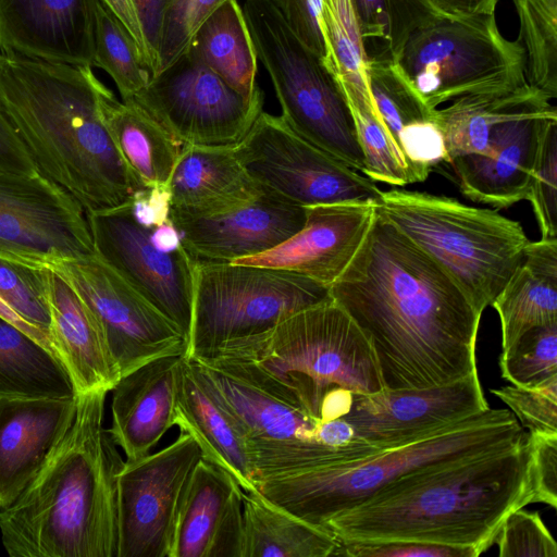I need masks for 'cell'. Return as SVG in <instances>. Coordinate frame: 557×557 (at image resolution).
<instances>
[{"mask_svg": "<svg viewBox=\"0 0 557 557\" xmlns=\"http://www.w3.org/2000/svg\"><path fill=\"white\" fill-rule=\"evenodd\" d=\"M329 292L369 341L384 388H428L478 371L482 313L376 210L361 246Z\"/></svg>", "mask_w": 557, "mask_h": 557, "instance_id": "cell-1", "label": "cell"}, {"mask_svg": "<svg viewBox=\"0 0 557 557\" xmlns=\"http://www.w3.org/2000/svg\"><path fill=\"white\" fill-rule=\"evenodd\" d=\"M527 436L518 444L407 474L324 530L343 542L495 544L505 518L532 503Z\"/></svg>", "mask_w": 557, "mask_h": 557, "instance_id": "cell-2", "label": "cell"}, {"mask_svg": "<svg viewBox=\"0 0 557 557\" xmlns=\"http://www.w3.org/2000/svg\"><path fill=\"white\" fill-rule=\"evenodd\" d=\"M107 90L90 66L0 55V109L38 170L86 211L122 207L145 188L106 126Z\"/></svg>", "mask_w": 557, "mask_h": 557, "instance_id": "cell-3", "label": "cell"}, {"mask_svg": "<svg viewBox=\"0 0 557 557\" xmlns=\"http://www.w3.org/2000/svg\"><path fill=\"white\" fill-rule=\"evenodd\" d=\"M109 392L77 395L74 421L7 508L2 545L12 557H116L117 476L124 465L103 426Z\"/></svg>", "mask_w": 557, "mask_h": 557, "instance_id": "cell-4", "label": "cell"}, {"mask_svg": "<svg viewBox=\"0 0 557 557\" xmlns=\"http://www.w3.org/2000/svg\"><path fill=\"white\" fill-rule=\"evenodd\" d=\"M205 359L226 364L318 422L322 400L333 388L358 394L384 389L369 341L332 298Z\"/></svg>", "mask_w": 557, "mask_h": 557, "instance_id": "cell-5", "label": "cell"}, {"mask_svg": "<svg viewBox=\"0 0 557 557\" xmlns=\"http://www.w3.org/2000/svg\"><path fill=\"white\" fill-rule=\"evenodd\" d=\"M525 430L508 409H487L417 442L354 461L267 478L257 490L276 506L321 529L394 481L425 468L507 448Z\"/></svg>", "mask_w": 557, "mask_h": 557, "instance_id": "cell-6", "label": "cell"}, {"mask_svg": "<svg viewBox=\"0 0 557 557\" xmlns=\"http://www.w3.org/2000/svg\"><path fill=\"white\" fill-rule=\"evenodd\" d=\"M375 210L428 253L480 313L503 290L530 242L518 221L453 197L396 187L382 190Z\"/></svg>", "mask_w": 557, "mask_h": 557, "instance_id": "cell-7", "label": "cell"}, {"mask_svg": "<svg viewBox=\"0 0 557 557\" xmlns=\"http://www.w3.org/2000/svg\"><path fill=\"white\" fill-rule=\"evenodd\" d=\"M243 12L282 120L305 140L363 173L350 107L324 60L299 40L272 0H246Z\"/></svg>", "mask_w": 557, "mask_h": 557, "instance_id": "cell-8", "label": "cell"}, {"mask_svg": "<svg viewBox=\"0 0 557 557\" xmlns=\"http://www.w3.org/2000/svg\"><path fill=\"white\" fill-rule=\"evenodd\" d=\"M329 299L327 286L290 271L197 262L185 356L208 358L226 344L263 333L290 314Z\"/></svg>", "mask_w": 557, "mask_h": 557, "instance_id": "cell-9", "label": "cell"}, {"mask_svg": "<svg viewBox=\"0 0 557 557\" xmlns=\"http://www.w3.org/2000/svg\"><path fill=\"white\" fill-rule=\"evenodd\" d=\"M395 63L431 109L528 82L524 47L503 36L495 14L442 17L416 30Z\"/></svg>", "mask_w": 557, "mask_h": 557, "instance_id": "cell-10", "label": "cell"}, {"mask_svg": "<svg viewBox=\"0 0 557 557\" xmlns=\"http://www.w3.org/2000/svg\"><path fill=\"white\" fill-rule=\"evenodd\" d=\"M236 421L248 446L257 483L267 478L354 461L380 451L363 444L336 449L315 440L318 421L214 359L193 360Z\"/></svg>", "mask_w": 557, "mask_h": 557, "instance_id": "cell-11", "label": "cell"}, {"mask_svg": "<svg viewBox=\"0 0 557 557\" xmlns=\"http://www.w3.org/2000/svg\"><path fill=\"white\" fill-rule=\"evenodd\" d=\"M234 148L262 190L297 206L376 205L382 195L376 182L301 138L281 116L264 111Z\"/></svg>", "mask_w": 557, "mask_h": 557, "instance_id": "cell-12", "label": "cell"}, {"mask_svg": "<svg viewBox=\"0 0 557 557\" xmlns=\"http://www.w3.org/2000/svg\"><path fill=\"white\" fill-rule=\"evenodd\" d=\"M129 100L183 145L233 147L262 112L263 94L242 96L186 51Z\"/></svg>", "mask_w": 557, "mask_h": 557, "instance_id": "cell-13", "label": "cell"}, {"mask_svg": "<svg viewBox=\"0 0 557 557\" xmlns=\"http://www.w3.org/2000/svg\"><path fill=\"white\" fill-rule=\"evenodd\" d=\"M94 253L86 210L36 172L0 171V259L32 268Z\"/></svg>", "mask_w": 557, "mask_h": 557, "instance_id": "cell-14", "label": "cell"}, {"mask_svg": "<svg viewBox=\"0 0 557 557\" xmlns=\"http://www.w3.org/2000/svg\"><path fill=\"white\" fill-rule=\"evenodd\" d=\"M94 315L120 375L169 355H185L181 330L95 252L57 263Z\"/></svg>", "mask_w": 557, "mask_h": 557, "instance_id": "cell-15", "label": "cell"}, {"mask_svg": "<svg viewBox=\"0 0 557 557\" xmlns=\"http://www.w3.org/2000/svg\"><path fill=\"white\" fill-rule=\"evenodd\" d=\"M550 101L528 82L492 127L484 150L449 161L465 197L496 209L527 200L544 139L557 123Z\"/></svg>", "mask_w": 557, "mask_h": 557, "instance_id": "cell-16", "label": "cell"}, {"mask_svg": "<svg viewBox=\"0 0 557 557\" xmlns=\"http://www.w3.org/2000/svg\"><path fill=\"white\" fill-rule=\"evenodd\" d=\"M201 458L196 441L180 431L161 450L124 461L117 476L116 557H170L181 499Z\"/></svg>", "mask_w": 557, "mask_h": 557, "instance_id": "cell-17", "label": "cell"}, {"mask_svg": "<svg viewBox=\"0 0 557 557\" xmlns=\"http://www.w3.org/2000/svg\"><path fill=\"white\" fill-rule=\"evenodd\" d=\"M94 252L172 321L188 341L197 262L183 248H157L150 227L138 223L128 203L86 211Z\"/></svg>", "mask_w": 557, "mask_h": 557, "instance_id": "cell-18", "label": "cell"}, {"mask_svg": "<svg viewBox=\"0 0 557 557\" xmlns=\"http://www.w3.org/2000/svg\"><path fill=\"white\" fill-rule=\"evenodd\" d=\"M487 409L475 371L428 388L354 393L350 410L343 418L359 440L384 450L431 436Z\"/></svg>", "mask_w": 557, "mask_h": 557, "instance_id": "cell-19", "label": "cell"}, {"mask_svg": "<svg viewBox=\"0 0 557 557\" xmlns=\"http://www.w3.org/2000/svg\"><path fill=\"white\" fill-rule=\"evenodd\" d=\"M196 262H231L268 251L305 224V207L262 190L253 199L205 216L170 214Z\"/></svg>", "mask_w": 557, "mask_h": 557, "instance_id": "cell-20", "label": "cell"}, {"mask_svg": "<svg viewBox=\"0 0 557 557\" xmlns=\"http://www.w3.org/2000/svg\"><path fill=\"white\" fill-rule=\"evenodd\" d=\"M305 210V224L292 237L268 251L231 262L290 271L330 287L361 246L375 203H326Z\"/></svg>", "mask_w": 557, "mask_h": 557, "instance_id": "cell-21", "label": "cell"}, {"mask_svg": "<svg viewBox=\"0 0 557 557\" xmlns=\"http://www.w3.org/2000/svg\"><path fill=\"white\" fill-rule=\"evenodd\" d=\"M94 18V0H0V49L92 67Z\"/></svg>", "mask_w": 557, "mask_h": 557, "instance_id": "cell-22", "label": "cell"}, {"mask_svg": "<svg viewBox=\"0 0 557 557\" xmlns=\"http://www.w3.org/2000/svg\"><path fill=\"white\" fill-rule=\"evenodd\" d=\"M77 397H0V509L12 505L71 428Z\"/></svg>", "mask_w": 557, "mask_h": 557, "instance_id": "cell-23", "label": "cell"}, {"mask_svg": "<svg viewBox=\"0 0 557 557\" xmlns=\"http://www.w3.org/2000/svg\"><path fill=\"white\" fill-rule=\"evenodd\" d=\"M185 355L151 360L120 377L110 391L111 428L115 444L136 460L175 425L181 366Z\"/></svg>", "mask_w": 557, "mask_h": 557, "instance_id": "cell-24", "label": "cell"}, {"mask_svg": "<svg viewBox=\"0 0 557 557\" xmlns=\"http://www.w3.org/2000/svg\"><path fill=\"white\" fill-rule=\"evenodd\" d=\"M368 84L374 106L404 157L416 183L448 162L435 109L423 101L396 63L369 61Z\"/></svg>", "mask_w": 557, "mask_h": 557, "instance_id": "cell-25", "label": "cell"}, {"mask_svg": "<svg viewBox=\"0 0 557 557\" xmlns=\"http://www.w3.org/2000/svg\"><path fill=\"white\" fill-rule=\"evenodd\" d=\"M46 281L50 338L76 396L98 389L110 392L121 375L94 315L58 272L46 268Z\"/></svg>", "mask_w": 557, "mask_h": 557, "instance_id": "cell-26", "label": "cell"}, {"mask_svg": "<svg viewBox=\"0 0 557 557\" xmlns=\"http://www.w3.org/2000/svg\"><path fill=\"white\" fill-rule=\"evenodd\" d=\"M175 425L191 435L202 458L230 474L245 493L258 492L247 442L197 363L182 361Z\"/></svg>", "mask_w": 557, "mask_h": 557, "instance_id": "cell-27", "label": "cell"}, {"mask_svg": "<svg viewBox=\"0 0 557 557\" xmlns=\"http://www.w3.org/2000/svg\"><path fill=\"white\" fill-rule=\"evenodd\" d=\"M168 187L170 214L185 216L223 212L262 191L242 165L234 146L184 145Z\"/></svg>", "mask_w": 557, "mask_h": 557, "instance_id": "cell-28", "label": "cell"}, {"mask_svg": "<svg viewBox=\"0 0 557 557\" xmlns=\"http://www.w3.org/2000/svg\"><path fill=\"white\" fill-rule=\"evenodd\" d=\"M491 306L499 317L502 351L530 329L557 323V239L529 242Z\"/></svg>", "mask_w": 557, "mask_h": 557, "instance_id": "cell-29", "label": "cell"}, {"mask_svg": "<svg viewBox=\"0 0 557 557\" xmlns=\"http://www.w3.org/2000/svg\"><path fill=\"white\" fill-rule=\"evenodd\" d=\"M102 113L123 161L143 187L168 186L183 144L132 100L119 101L108 89Z\"/></svg>", "mask_w": 557, "mask_h": 557, "instance_id": "cell-30", "label": "cell"}, {"mask_svg": "<svg viewBox=\"0 0 557 557\" xmlns=\"http://www.w3.org/2000/svg\"><path fill=\"white\" fill-rule=\"evenodd\" d=\"M243 557L337 556L339 541L267 499L244 492Z\"/></svg>", "mask_w": 557, "mask_h": 557, "instance_id": "cell-31", "label": "cell"}, {"mask_svg": "<svg viewBox=\"0 0 557 557\" xmlns=\"http://www.w3.org/2000/svg\"><path fill=\"white\" fill-rule=\"evenodd\" d=\"M0 397H76L73 382L62 361L1 315Z\"/></svg>", "mask_w": 557, "mask_h": 557, "instance_id": "cell-32", "label": "cell"}, {"mask_svg": "<svg viewBox=\"0 0 557 557\" xmlns=\"http://www.w3.org/2000/svg\"><path fill=\"white\" fill-rule=\"evenodd\" d=\"M232 88L252 98L257 54L237 0L223 2L198 28L187 49Z\"/></svg>", "mask_w": 557, "mask_h": 557, "instance_id": "cell-33", "label": "cell"}, {"mask_svg": "<svg viewBox=\"0 0 557 557\" xmlns=\"http://www.w3.org/2000/svg\"><path fill=\"white\" fill-rule=\"evenodd\" d=\"M239 487L230 474L201 458L181 499L170 557H207L233 495Z\"/></svg>", "mask_w": 557, "mask_h": 557, "instance_id": "cell-34", "label": "cell"}, {"mask_svg": "<svg viewBox=\"0 0 557 557\" xmlns=\"http://www.w3.org/2000/svg\"><path fill=\"white\" fill-rule=\"evenodd\" d=\"M321 29L326 49L324 62L347 101L371 99L369 58L354 0H322Z\"/></svg>", "mask_w": 557, "mask_h": 557, "instance_id": "cell-35", "label": "cell"}, {"mask_svg": "<svg viewBox=\"0 0 557 557\" xmlns=\"http://www.w3.org/2000/svg\"><path fill=\"white\" fill-rule=\"evenodd\" d=\"M369 61L396 62L409 37L446 17L429 0H354Z\"/></svg>", "mask_w": 557, "mask_h": 557, "instance_id": "cell-36", "label": "cell"}, {"mask_svg": "<svg viewBox=\"0 0 557 557\" xmlns=\"http://www.w3.org/2000/svg\"><path fill=\"white\" fill-rule=\"evenodd\" d=\"M527 84L528 82L513 88L466 95L442 109H435V121L443 135L448 163L454 158L484 150L492 127L516 101Z\"/></svg>", "mask_w": 557, "mask_h": 557, "instance_id": "cell-37", "label": "cell"}, {"mask_svg": "<svg viewBox=\"0 0 557 557\" xmlns=\"http://www.w3.org/2000/svg\"><path fill=\"white\" fill-rule=\"evenodd\" d=\"M94 66L114 82L122 101L132 99L151 81L133 38L102 0H94Z\"/></svg>", "mask_w": 557, "mask_h": 557, "instance_id": "cell-38", "label": "cell"}, {"mask_svg": "<svg viewBox=\"0 0 557 557\" xmlns=\"http://www.w3.org/2000/svg\"><path fill=\"white\" fill-rule=\"evenodd\" d=\"M527 54V81L557 97V0H512Z\"/></svg>", "mask_w": 557, "mask_h": 557, "instance_id": "cell-39", "label": "cell"}, {"mask_svg": "<svg viewBox=\"0 0 557 557\" xmlns=\"http://www.w3.org/2000/svg\"><path fill=\"white\" fill-rule=\"evenodd\" d=\"M502 377L533 387L557 376V323L530 329L499 355Z\"/></svg>", "mask_w": 557, "mask_h": 557, "instance_id": "cell-40", "label": "cell"}, {"mask_svg": "<svg viewBox=\"0 0 557 557\" xmlns=\"http://www.w3.org/2000/svg\"><path fill=\"white\" fill-rule=\"evenodd\" d=\"M0 298L21 319L50 338L46 268L0 259Z\"/></svg>", "mask_w": 557, "mask_h": 557, "instance_id": "cell-41", "label": "cell"}, {"mask_svg": "<svg viewBox=\"0 0 557 557\" xmlns=\"http://www.w3.org/2000/svg\"><path fill=\"white\" fill-rule=\"evenodd\" d=\"M225 1L168 0L160 30L156 74L187 51L200 25Z\"/></svg>", "mask_w": 557, "mask_h": 557, "instance_id": "cell-42", "label": "cell"}, {"mask_svg": "<svg viewBox=\"0 0 557 557\" xmlns=\"http://www.w3.org/2000/svg\"><path fill=\"white\" fill-rule=\"evenodd\" d=\"M527 200L531 202L542 239H557V123L544 139Z\"/></svg>", "mask_w": 557, "mask_h": 557, "instance_id": "cell-43", "label": "cell"}, {"mask_svg": "<svg viewBox=\"0 0 557 557\" xmlns=\"http://www.w3.org/2000/svg\"><path fill=\"white\" fill-rule=\"evenodd\" d=\"M490 392L510 408L523 429L557 433V376L533 387L508 385Z\"/></svg>", "mask_w": 557, "mask_h": 557, "instance_id": "cell-44", "label": "cell"}, {"mask_svg": "<svg viewBox=\"0 0 557 557\" xmlns=\"http://www.w3.org/2000/svg\"><path fill=\"white\" fill-rule=\"evenodd\" d=\"M500 557H557V544L537 512H510L495 537Z\"/></svg>", "mask_w": 557, "mask_h": 557, "instance_id": "cell-45", "label": "cell"}, {"mask_svg": "<svg viewBox=\"0 0 557 557\" xmlns=\"http://www.w3.org/2000/svg\"><path fill=\"white\" fill-rule=\"evenodd\" d=\"M532 503L557 508V433L527 432Z\"/></svg>", "mask_w": 557, "mask_h": 557, "instance_id": "cell-46", "label": "cell"}, {"mask_svg": "<svg viewBox=\"0 0 557 557\" xmlns=\"http://www.w3.org/2000/svg\"><path fill=\"white\" fill-rule=\"evenodd\" d=\"M337 556L349 557H478L472 548L418 542H343Z\"/></svg>", "mask_w": 557, "mask_h": 557, "instance_id": "cell-47", "label": "cell"}, {"mask_svg": "<svg viewBox=\"0 0 557 557\" xmlns=\"http://www.w3.org/2000/svg\"><path fill=\"white\" fill-rule=\"evenodd\" d=\"M299 40L323 60L326 55L321 29L322 0H272Z\"/></svg>", "mask_w": 557, "mask_h": 557, "instance_id": "cell-48", "label": "cell"}, {"mask_svg": "<svg viewBox=\"0 0 557 557\" xmlns=\"http://www.w3.org/2000/svg\"><path fill=\"white\" fill-rule=\"evenodd\" d=\"M244 491L239 487L211 542L207 557H243Z\"/></svg>", "mask_w": 557, "mask_h": 557, "instance_id": "cell-49", "label": "cell"}, {"mask_svg": "<svg viewBox=\"0 0 557 557\" xmlns=\"http://www.w3.org/2000/svg\"><path fill=\"white\" fill-rule=\"evenodd\" d=\"M135 220L146 227H154L170 220L171 194L168 186L145 187L128 202Z\"/></svg>", "mask_w": 557, "mask_h": 557, "instance_id": "cell-50", "label": "cell"}, {"mask_svg": "<svg viewBox=\"0 0 557 557\" xmlns=\"http://www.w3.org/2000/svg\"><path fill=\"white\" fill-rule=\"evenodd\" d=\"M0 171H39L26 146L0 109Z\"/></svg>", "mask_w": 557, "mask_h": 557, "instance_id": "cell-51", "label": "cell"}, {"mask_svg": "<svg viewBox=\"0 0 557 557\" xmlns=\"http://www.w3.org/2000/svg\"><path fill=\"white\" fill-rule=\"evenodd\" d=\"M133 2L153 61L156 74L160 30L168 0H133Z\"/></svg>", "mask_w": 557, "mask_h": 557, "instance_id": "cell-52", "label": "cell"}, {"mask_svg": "<svg viewBox=\"0 0 557 557\" xmlns=\"http://www.w3.org/2000/svg\"><path fill=\"white\" fill-rule=\"evenodd\" d=\"M126 28L137 46L143 62L154 74V65L133 0H102Z\"/></svg>", "mask_w": 557, "mask_h": 557, "instance_id": "cell-53", "label": "cell"}, {"mask_svg": "<svg viewBox=\"0 0 557 557\" xmlns=\"http://www.w3.org/2000/svg\"><path fill=\"white\" fill-rule=\"evenodd\" d=\"M446 16H472L495 14L498 0H429Z\"/></svg>", "mask_w": 557, "mask_h": 557, "instance_id": "cell-54", "label": "cell"}, {"mask_svg": "<svg viewBox=\"0 0 557 557\" xmlns=\"http://www.w3.org/2000/svg\"><path fill=\"white\" fill-rule=\"evenodd\" d=\"M352 395L354 393L346 388L331 389L322 400L319 421H329L346 416L352 404Z\"/></svg>", "mask_w": 557, "mask_h": 557, "instance_id": "cell-55", "label": "cell"}, {"mask_svg": "<svg viewBox=\"0 0 557 557\" xmlns=\"http://www.w3.org/2000/svg\"><path fill=\"white\" fill-rule=\"evenodd\" d=\"M0 315L5 318L13 324L17 325L20 329L29 334L32 337H34L36 341H38L41 345H44L48 350H50L58 357L50 338L40 331H38L37 329H35L34 326L29 325L23 319H21L1 298Z\"/></svg>", "mask_w": 557, "mask_h": 557, "instance_id": "cell-56", "label": "cell"}, {"mask_svg": "<svg viewBox=\"0 0 557 557\" xmlns=\"http://www.w3.org/2000/svg\"><path fill=\"white\" fill-rule=\"evenodd\" d=\"M1 53H2V50L0 49V55H1Z\"/></svg>", "mask_w": 557, "mask_h": 557, "instance_id": "cell-57", "label": "cell"}]
</instances>
